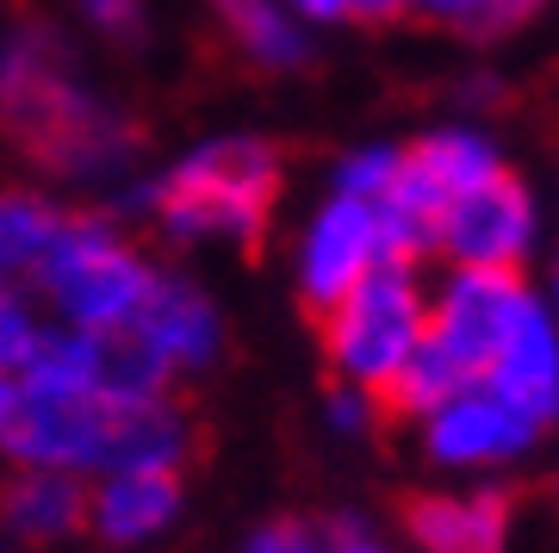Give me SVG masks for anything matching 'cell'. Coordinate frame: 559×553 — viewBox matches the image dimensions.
I'll list each match as a JSON object with an SVG mask.
<instances>
[{
    "label": "cell",
    "instance_id": "7c38bea8",
    "mask_svg": "<svg viewBox=\"0 0 559 553\" xmlns=\"http://www.w3.org/2000/svg\"><path fill=\"white\" fill-rule=\"evenodd\" d=\"M479 386L510 398L522 416H535L540 430L559 423V317L547 311V298H528L522 317L510 323V337L498 342V355L485 361Z\"/></svg>",
    "mask_w": 559,
    "mask_h": 553
},
{
    "label": "cell",
    "instance_id": "6da1fadb",
    "mask_svg": "<svg viewBox=\"0 0 559 553\" xmlns=\"http://www.w3.org/2000/svg\"><path fill=\"white\" fill-rule=\"evenodd\" d=\"M0 138L75 187H119L143 156V125L75 75V50L50 20L0 32Z\"/></svg>",
    "mask_w": 559,
    "mask_h": 553
},
{
    "label": "cell",
    "instance_id": "4fadbf2b",
    "mask_svg": "<svg viewBox=\"0 0 559 553\" xmlns=\"http://www.w3.org/2000/svg\"><path fill=\"white\" fill-rule=\"evenodd\" d=\"M87 534V479L57 467H7L0 479V541L7 548H69Z\"/></svg>",
    "mask_w": 559,
    "mask_h": 553
},
{
    "label": "cell",
    "instance_id": "8fae6325",
    "mask_svg": "<svg viewBox=\"0 0 559 553\" xmlns=\"http://www.w3.org/2000/svg\"><path fill=\"white\" fill-rule=\"evenodd\" d=\"M404 534L417 553H510L516 541V504L498 485H441V492L411 497Z\"/></svg>",
    "mask_w": 559,
    "mask_h": 553
},
{
    "label": "cell",
    "instance_id": "3957f363",
    "mask_svg": "<svg viewBox=\"0 0 559 553\" xmlns=\"http://www.w3.org/2000/svg\"><path fill=\"white\" fill-rule=\"evenodd\" d=\"M156 274L162 268L119 224V212H69L50 256L32 274V293L50 311V323L106 337V330H131Z\"/></svg>",
    "mask_w": 559,
    "mask_h": 553
},
{
    "label": "cell",
    "instance_id": "5b68a950",
    "mask_svg": "<svg viewBox=\"0 0 559 553\" xmlns=\"http://www.w3.org/2000/svg\"><path fill=\"white\" fill-rule=\"evenodd\" d=\"M106 416H112L106 398L13 367L0 374V467H57V473L94 479Z\"/></svg>",
    "mask_w": 559,
    "mask_h": 553
},
{
    "label": "cell",
    "instance_id": "ffe728a7",
    "mask_svg": "<svg viewBox=\"0 0 559 553\" xmlns=\"http://www.w3.org/2000/svg\"><path fill=\"white\" fill-rule=\"evenodd\" d=\"M75 13L94 38H112V44H143V32H150L143 0H75Z\"/></svg>",
    "mask_w": 559,
    "mask_h": 553
},
{
    "label": "cell",
    "instance_id": "7a4b0ae2",
    "mask_svg": "<svg viewBox=\"0 0 559 553\" xmlns=\"http://www.w3.org/2000/svg\"><path fill=\"white\" fill-rule=\"evenodd\" d=\"M280 187H286V156L267 138H205L180 162H168L150 180H124L119 212L143 217L162 243L200 249V243H230V249H261L274 224Z\"/></svg>",
    "mask_w": 559,
    "mask_h": 553
},
{
    "label": "cell",
    "instance_id": "ba28073f",
    "mask_svg": "<svg viewBox=\"0 0 559 553\" xmlns=\"http://www.w3.org/2000/svg\"><path fill=\"white\" fill-rule=\"evenodd\" d=\"M535 231L540 217L528 187L510 168H498V175H485L479 187H466L441 205L429 249L448 268H522L535 249Z\"/></svg>",
    "mask_w": 559,
    "mask_h": 553
},
{
    "label": "cell",
    "instance_id": "44dd1931",
    "mask_svg": "<svg viewBox=\"0 0 559 553\" xmlns=\"http://www.w3.org/2000/svg\"><path fill=\"white\" fill-rule=\"evenodd\" d=\"M380 416H385V398L373 392H360V386H330V398H323V423L336 435H348V442H360V435H373L380 430Z\"/></svg>",
    "mask_w": 559,
    "mask_h": 553
},
{
    "label": "cell",
    "instance_id": "4316f807",
    "mask_svg": "<svg viewBox=\"0 0 559 553\" xmlns=\"http://www.w3.org/2000/svg\"><path fill=\"white\" fill-rule=\"evenodd\" d=\"M0 553H20V548H7V541H0Z\"/></svg>",
    "mask_w": 559,
    "mask_h": 553
},
{
    "label": "cell",
    "instance_id": "2e32d148",
    "mask_svg": "<svg viewBox=\"0 0 559 553\" xmlns=\"http://www.w3.org/2000/svg\"><path fill=\"white\" fill-rule=\"evenodd\" d=\"M205 7H212L224 44H230L249 69L286 75V69H305V62H311V38H305V25L293 20L286 0H205Z\"/></svg>",
    "mask_w": 559,
    "mask_h": 553
},
{
    "label": "cell",
    "instance_id": "d4e9b609",
    "mask_svg": "<svg viewBox=\"0 0 559 553\" xmlns=\"http://www.w3.org/2000/svg\"><path fill=\"white\" fill-rule=\"evenodd\" d=\"M547 0H498L491 7V20H485V32H510V25H522L528 13H540Z\"/></svg>",
    "mask_w": 559,
    "mask_h": 553
},
{
    "label": "cell",
    "instance_id": "603a6c76",
    "mask_svg": "<svg viewBox=\"0 0 559 553\" xmlns=\"http://www.w3.org/2000/svg\"><path fill=\"white\" fill-rule=\"evenodd\" d=\"M299 25H342L348 20V0H286Z\"/></svg>",
    "mask_w": 559,
    "mask_h": 553
},
{
    "label": "cell",
    "instance_id": "d6986e66",
    "mask_svg": "<svg viewBox=\"0 0 559 553\" xmlns=\"http://www.w3.org/2000/svg\"><path fill=\"white\" fill-rule=\"evenodd\" d=\"M392 180H399V150L392 143H367V150L336 162V193H348V199H373L380 205L392 193Z\"/></svg>",
    "mask_w": 559,
    "mask_h": 553
},
{
    "label": "cell",
    "instance_id": "30bf717a",
    "mask_svg": "<svg viewBox=\"0 0 559 553\" xmlns=\"http://www.w3.org/2000/svg\"><path fill=\"white\" fill-rule=\"evenodd\" d=\"M131 337H138L143 349L162 361V374L180 386V379L205 374V367L224 355V317H218V305H212V293H205L200 280L162 268L150 298H143L138 317H131Z\"/></svg>",
    "mask_w": 559,
    "mask_h": 553
},
{
    "label": "cell",
    "instance_id": "ac0fdd59",
    "mask_svg": "<svg viewBox=\"0 0 559 553\" xmlns=\"http://www.w3.org/2000/svg\"><path fill=\"white\" fill-rule=\"evenodd\" d=\"M242 553H392V548L355 516H274L242 541Z\"/></svg>",
    "mask_w": 559,
    "mask_h": 553
},
{
    "label": "cell",
    "instance_id": "cb8c5ba5",
    "mask_svg": "<svg viewBox=\"0 0 559 553\" xmlns=\"http://www.w3.org/2000/svg\"><path fill=\"white\" fill-rule=\"evenodd\" d=\"M404 13H411V0H348V20H360V25H392Z\"/></svg>",
    "mask_w": 559,
    "mask_h": 553
},
{
    "label": "cell",
    "instance_id": "277c9868",
    "mask_svg": "<svg viewBox=\"0 0 559 553\" xmlns=\"http://www.w3.org/2000/svg\"><path fill=\"white\" fill-rule=\"evenodd\" d=\"M318 337L342 386L385 398L404 361L417 355V342L429 337V286L417 261H380L367 280H355L336 305L318 311Z\"/></svg>",
    "mask_w": 559,
    "mask_h": 553
},
{
    "label": "cell",
    "instance_id": "52a82bcc",
    "mask_svg": "<svg viewBox=\"0 0 559 553\" xmlns=\"http://www.w3.org/2000/svg\"><path fill=\"white\" fill-rule=\"evenodd\" d=\"M528 298L535 286L522 280V268H448V280L429 293V342L466 379H479Z\"/></svg>",
    "mask_w": 559,
    "mask_h": 553
},
{
    "label": "cell",
    "instance_id": "9a60e30c",
    "mask_svg": "<svg viewBox=\"0 0 559 553\" xmlns=\"http://www.w3.org/2000/svg\"><path fill=\"white\" fill-rule=\"evenodd\" d=\"M187 510L180 473H94L87 479V534L100 548H150Z\"/></svg>",
    "mask_w": 559,
    "mask_h": 553
},
{
    "label": "cell",
    "instance_id": "7402d4cb",
    "mask_svg": "<svg viewBox=\"0 0 559 553\" xmlns=\"http://www.w3.org/2000/svg\"><path fill=\"white\" fill-rule=\"evenodd\" d=\"M498 0H411V13L423 20H441V25H460V32H485Z\"/></svg>",
    "mask_w": 559,
    "mask_h": 553
},
{
    "label": "cell",
    "instance_id": "484cf974",
    "mask_svg": "<svg viewBox=\"0 0 559 553\" xmlns=\"http://www.w3.org/2000/svg\"><path fill=\"white\" fill-rule=\"evenodd\" d=\"M547 311L559 317V261H554V293H547Z\"/></svg>",
    "mask_w": 559,
    "mask_h": 553
},
{
    "label": "cell",
    "instance_id": "8992f818",
    "mask_svg": "<svg viewBox=\"0 0 559 553\" xmlns=\"http://www.w3.org/2000/svg\"><path fill=\"white\" fill-rule=\"evenodd\" d=\"M540 423L522 416L510 398H498L491 386H460L454 398H441L436 411L417 416V442H423V460L436 473H454V479H491L503 467H516L540 448Z\"/></svg>",
    "mask_w": 559,
    "mask_h": 553
},
{
    "label": "cell",
    "instance_id": "e0dca14e",
    "mask_svg": "<svg viewBox=\"0 0 559 553\" xmlns=\"http://www.w3.org/2000/svg\"><path fill=\"white\" fill-rule=\"evenodd\" d=\"M62 217H69V205H57L44 187H0V280L7 286H32Z\"/></svg>",
    "mask_w": 559,
    "mask_h": 553
},
{
    "label": "cell",
    "instance_id": "9c48e42d",
    "mask_svg": "<svg viewBox=\"0 0 559 553\" xmlns=\"http://www.w3.org/2000/svg\"><path fill=\"white\" fill-rule=\"evenodd\" d=\"M380 261H399L392 243H385L380 205L373 199H348L330 193L311 212V224L299 231V256H293V280H299V298L311 311L336 305L355 280H367Z\"/></svg>",
    "mask_w": 559,
    "mask_h": 553
},
{
    "label": "cell",
    "instance_id": "5bb4252c",
    "mask_svg": "<svg viewBox=\"0 0 559 553\" xmlns=\"http://www.w3.org/2000/svg\"><path fill=\"white\" fill-rule=\"evenodd\" d=\"M200 448V423L180 404L175 392L156 398H131L112 404L106 416V448H100V473H180Z\"/></svg>",
    "mask_w": 559,
    "mask_h": 553
}]
</instances>
